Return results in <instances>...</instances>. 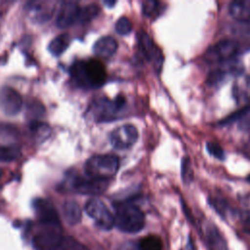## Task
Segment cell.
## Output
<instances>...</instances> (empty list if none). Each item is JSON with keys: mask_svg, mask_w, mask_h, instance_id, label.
Returning <instances> with one entry per match:
<instances>
[{"mask_svg": "<svg viewBox=\"0 0 250 250\" xmlns=\"http://www.w3.org/2000/svg\"><path fill=\"white\" fill-rule=\"evenodd\" d=\"M101 12V8L99 5L92 3L88 4L82 8L79 9V14H78V19L77 21L81 23H86L91 21H93L95 18L98 17V15Z\"/></svg>", "mask_w": 250, "mask_h": 250, "instance_id": "44dd1931", "label": "cell"}, {"mask_svg": "<svg viewBox=\"0 0 250 250\" xmlns=\"http://www.w3.org/2000/svg\"><path fill=\"white\" fill-rule=\"evenodd\" d=\"M182 178L185 183H189L192 180V170L189 157L186 156L182 160Z\"/></svg>", "mask_w": 250, "mask_h": 250, "instance_id": "4316f807", "label": "cell"}, {"mask_svg": "<svg viewBox=\"0 0 250 250\" xmlns=\"http://www.w3.org/2000/svg\"><path fill=\"white\" fill-rule=\"evenodd\" d=\"M206 148H207V151L214 157L221 160L225 158V152L219 144L214 142H208L206 144Z\"/></svg>", "mask_w": 250, "mask_h": 250, "instance_id": "83f0119b", "label": "cell"}, {"mask_svg": "<svg viewBox=\"0 0 250 250\" xmlns=\"http://www.w3.org/2000/svg\"><path fill=\"white\" fill-rule=\"evenodd\" d=\"M163 5L157 1H145L143 2V14L147 18H155L163 11Z\"/></svg>", "mask_w": 250, "mask_h": 250, "instance_id": "cb8c5ba5", "label": "cell"}, {"mask_svg": "<svg viewBox=\"0 0 250 250\" xmlns=\"http://www.w3.org/2000/svg\"><path fill=\"white\" fill-rule=\"evenodd\" d=\"M139 138L138 130L135 126L125 124L111 131L109 141L116 149H128L135 145Z\"/></svg>", "mask_w": 250, "mask_h": 250, "instance_id": "ba28073f", "label": "cell"}, {"mask_svg": "<svg viewBox=\"0 0 250 250\" xmlns=\"http://www.w3.org/2000/svg\"><path fill=\"white\" fill-rule=\"evenodd\" d=\"M239 44L232 39H224L210 48L204 54V60L208 63H223L230 61L239 51Z\"/></svg>", "mask_w": 250, "mask_h": 250, "instance_id": "5b68a950", "label": "cell"}, {"mask_svg": "<svg viewBox=\"0 0 250 250\" xmlns=\"http://www.w3.org/2000/svg\"><path fill=\"white\" fill-rule=\"evenodd\" d=\"M119 167V160L113 154H101L90 157L84 165V172L87 177L108 180L116 174Z\"/></svg>", "mask_w": 250, "mask_h": 250, "instance_id": "3957f363", "label": "cell"}, {"mask_svg": "<svg viewBox=\"0 0 250 250\" xmlns=\"http://www.w3.org/2000/svg\"><path fill=\"white\" fill-rule=\"evenodd\" d=\"M70 37L66 33H62L57 37H55L49 44V51L54 56L62 55L69 46Z\"/></svg>", "mask_w": 250, "mask_h": 250, "instance_id": "ffe728a7", "label": "cell"}, {"mask_svg": "<svg viewBox=\"0 0 250 250\" xmlns=\"http://www.w3.org/2000/svg\"><path fill=\"white\" fill-rule=\"evenodd\" d=\"M126 99L122 95H118L114 100L107 98H99L92 106L94 116L98 121H109L115 119L124 109Z\"/></svg>", "mask_w": 250, "mask_h": 250, "instance_id": "277c9868", "label": "cell"}, {"mask_svg": "<svg viewBox=\"0 0 250 250\" xmlns=\"http://www.w3.org/2000/svg\"><path fill=\"white\" fill-rule=\"evenodd\" d=\"M229 12L232 18L238 21H250V0L231 2L229 7Z\"/></svg>", "mask_w": 250, "mask_h": 250, "instance_id": "e0dca14e", "label": "cell"}, {"mask_svg": "<svg viewBox=\"0 0 250 250\" xmlns=\"http://www.w3.org/2000/svg\"><path fill=\"white\" fill-rule=\"evenodd\" d=\"M22 106V99L20 93L9 86L0 88V110L6 115L18 114Z\"/></svg>", "mask_w": 250, "mask_h": 250, "instance_id": "30bf717a", "label": "cell"}, {"mask_svg": "<svg viewBox=\"0 0 250 250\" xmlns=\"http://www.w3.org/2000/svg\"><path fill=\"white\" fill-rule=\"evenodd\" d=\"M34 209L40 224L60 226V219L56 208L46 199H36L34 201Z\"/></svg>", "mask_w": 250, "mask_h": 250, "instance_id": "8fae6325", "label": "cell"}, {"mask_svg": "<svg viewBox=\"0 0 250 250\" xmlns=\"http://www.w3.org/2000/svg\"><path fill=\"white\" fill-rule=\"evenodd\" d=\"M26 10L33 21L42 22L52 17L54 7L51 2H29L26 4Z\"/></svg>", "mask_w": 250, "mask_h": 250, "instance_id": "9a60e30c", "label": "cell"}, {"mask_svg": "<svg viewBox=\"0 0 250 250\" xmlns=\"http://www.w3.org/2000/svg\"><path fill=\"white\" fill-rule=\"evenodd\" d=\"M232 96L236 104L250 101V75L239 73L232 86Z\"/></svg>", "mask_w": 250, "mask_h": 250, "instance_id": "5bb4252c", "label": "cell"}, {"mask_svg": "<svg viewBox=\"0 0 250 250\" xmlns=\"http://www.w3.org/2000/svg\"><path fill=\"white\" fill-rule=\"evenodd\" d=\"M60 250H90L84 244L76 240L71 236H66L62 238Z\"/></svg>", "mask_w": 250, "mask_h": 250, "instance_id": "d4e9b609", "label": "cell"}, {"mask_svg": "<svg viewBox=\"0 0 250 250\" xmlns=\"http://www.w3.org/2000/svg\"><path fill=\"white\" fill-rule=\"evenodd\" d=\"M239 128L247 133H250V110L246 109L242 112L239 118Z\"/></svg>", "mask_w": 250, "mask_h": 250, "instance_id": "f1b7e54d", "label": "cell"}, {"mask_svg": "<svg viewBox=\"0 0 250 250\" xmlns=\"http://www.w3.org/2000/svg\"><path fill=\"white\" fill-rule=\"evenodd\" d=\"M69 71L74 81L84 88H99L106 79L104 65L96 59L75 62Z\"/></svg>", "mask_w": 250, "mask_h": 250, "instance_id": "6da1fadb", "label": "cell"}, {"mask_svg": "<svg viewBox=\"0 0 250 250\" xmlns=\"http://www.w3.org/2000/svg\"><path fill=\"white\" fill-rule=\"evenodd\" d=\"M118 44L117 41L112 36H103L98 39L94 46L93 51L94 53L102 58H108L111 57L117 50Z\"/></svg>", "mask_w": 250, "mask_h": 250, "instance_id": "2e32d148", "label": "cell"}, {"mask_svg": "<svg viewBox=\"0 0 250 250\" xmlns=\"http://www.w3.org/2000/svg\"><path fill=\"white\" fill-rule=\"evenodd\" d=\"M162 240L156 235H147L139 241L140 250H162Z\"/></svg>", "mask_w": 250, "mask_h": 250, "instance_id": "7402d4cb", "label": "cell"}, {"mask_svg": "<svg viewBox=\"0 0 250 250\" xmlns=\"http://www.w3.org/2000/svg\"><path fill=\"white\" fill-rule=\"evenodd\" d=\"M139 45L144 56L150 62H152L157 69L162 65L163 57L161 51L154 45L151 38L145 32L139 34Z\"/></svg>", "mask_w": 250, "mask_h": 250, "instance_id": "4fadbf2b", "label": "cell"}, {"mask_svg": "<svg viewBox=\"0 0 250 250\" xmlns=\"http://www.w3.org/2000/svg\"><path fill=\"white\" fill-rule=\"evenodd\" d=\"M21 155V147L17 145L0 146V161L11 162Z\"/></svg>", "mask_w": 250, "mask_h": 250, "instance_id": "603a6c76", "label": "cell"}, {"mask_svg": "<svg viewBox=\"0 0 250 250\" xmlns=\"http://www.w3.org/2000/svg\"><path fill=\"white\" fill-rule=\"evenodd\" d=\"M85 212L103 229L108 230L114 226V215L100 198L89 199L85 205Z\"/></svg>", "mask_w": 250, "mask_h": 250, "instance_id": "52a82bcc", "label": "cell"}, {"mask_svg": "<svg viewBox=\"0 0 250 250\" xmlns=\"http://www.w3.org/2000/svg\"><path fill=\"white\" fill-rule=\"evenodd\" d=\"M79 6L75 2H62L59 8L56 24L60 28H66L77 21Z\"/></svg>", "mask_w": 250, "mask_h": 250, "instance_id": "7c38bea8", "label": "cell"}, {"mask_svg": "<svg viewBox=\"0 0 250 250\" xmlns=\"http://www.w3.org/2000/svg\"><path fill=\"white\" fill-rule=\"evenodd\" d=\"M132 29H133L132 21L126 17H121L115 23V30L120 35H126L130 33Z\"/></svg>", "mask_w": 250, "mask_h": 250, "instance_id": "484cf974", "label": "cell"}, {"mask_svg": "<svg viewBox=\"0 0 250 250\" xmlns=\"http://www.w3.org/2000/svg\"><path fill=\"white\" fill-rule=\"evenodd\" d=\"M206 239L211 250H228V245L224 236L213 225H210L206 229Z\"/></svg>", "mask_w": 250, "mask_h": 250, "instance_id": "ac0fdd59", "label": "cell"}, {"mask_svg": "<svg viewBox=\"0 0 250 250\" xmlns=\"http://www.w3.org/2000/svg\"><path fill=\"white\" fill-rule=\"evenodd\" d=\"M71 187L74 191L82 194L88 195H97L104 192L107 186V180L95 179L90 177H81V176H73L71 178Z\"/></svg>", "mask_w": 250, "mask_h": 250, "instance_id": "9c48e42d", "label": "cell"}, {"mask_svg": "<svg viewBox=\"0 0 250 250\" xmlns=\"http://www.w3.org/2000/svg\"><path fill=\"white\" fill-rule=\"evenodd\" d=\"M146 219L143 211L132 203H122L115 209L114 225L127 233H136L145 227Z\"/></svg>", "mask_w": 250, "mask_h": 250, "instance_id": "7a4b0ae2", "label": "cell"}, {"mask_svg": "<svg viewBox=\"0 0 250 250\" xmlns=\"http://www.w3.org/2000/svg\"><path fill=\"white\" fill-rule=\"evenodd\" d=\"M62 214H63L65 221L69 225H72V226L78 224L82 217V212H81L80 206L78 205V203H76L73 200H68L63 203Z\"/></svg>", "mask_w": 250, "mask_h": 250, "instance_id": "d6986e66", "label": "cell"}, {"mask_svg": "<svg viewBox=\"0 0 250 250\" xmlns=\"http://www.w3.org/2000/svg\"><path fill=\"white\" fill-rule=\"evenodd\" d=\"M248 181H249V182H250V176H249V177H248Z\"/></svg>", "mask_w": 250, "mask_h": 250, "instance_id": "f546056e", "label": "cell"}, {"mask_svg": "<svg viewBox=\"0 0 250 250\" xmlns=\"http://www.w3.org/2000/svg\"><path fill=\"white\" fill-rule=\"evenodd\" d=\"M60 226L42 225L32 239V244L36 250H56L60 248L62 241Z\"/></svg>", "mask_w": 250, "mask_h": 250, "instance_id": "8992f818", "label": "cell"}]
</instances>
